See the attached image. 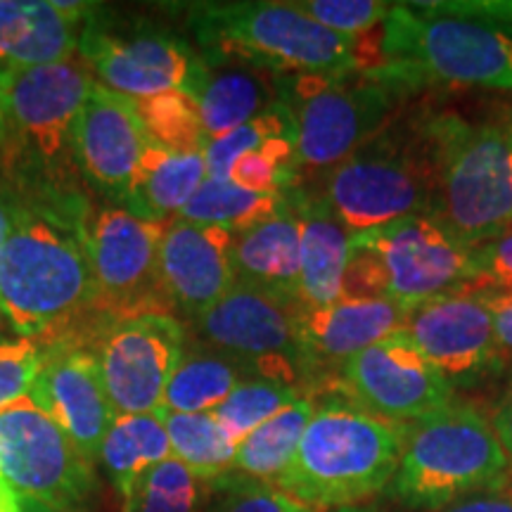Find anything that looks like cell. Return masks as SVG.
I'll list each match as a JSON object with an SVG mask.
<instances>
[{"label": "cell", "instance_id": "obj_19", "mask_svg": "<svg viewBox=\"0 0 512 512\" xmlns=\"http://www.w3.org/2000/svg\"><path fill=\"white\" fill-rule=\"evenodd\" d=\"M147 145L133 100L93 83L74 126V157L83 181L126 207Z\"/></svg>", "mask_w": 512, "mask_h": 512}, {"label": "cell", "instance_id": "obj_17", "mask_svg": "<svg viewBox=\"0 0 512 512\" xmlns=\"http://www.w3.org/2000/svg\"><path fill=\"white\" fill-rule=\"evenodd\" d=\"M403 332L453 389L503 366L494 323L475 287L439 294L408 309Z\"/></svg>", "mask_w": 512, "mask_h": 512}, {"label": "cell", "instance_id": "obj_13", "mask_svg": "<svg viewBox=\"0 0 512 512\" xmlns=\"http://www.w3.org/2000/svg\"><path fill=\"white\" fill-rule=\"evenodd\" d=\"M166 223L126 207H102L83 228L93 268V316L100 318V332L145 313L171 316L159 280Z\"/></svg>", "mask_w": 512, "mask_h": 512}, {"label": "cell", "instance_id": "obj_6", "mask_svg": "<svg viewBox=\"0 0 512 512\" xmlns=\"http://www.w3.org/2000/svg\"><path fill=\"white\" fill-rule=\"evenodd\" d=\"M425 124L437 159L430 216L470 247L510 233L512 131L501 124H467L458 114Z\"/></svg>", "mask_w": 512, "mask_h": 512}, {"label": "cell", "instance_id": "obj_26", "mask_svg": "<svg viewBox=\"0 0 512 512\" xmlns=\"http://www.w3.org/2000/svg\"><path fill=\"white\" fill-rule=\"evenodd\" d=\"M207 178L204 152H169L147 145L126 209L145 219L174 221Z\"/></svg>", "mask_w": 512, "mask_h": 512}, {"label": "cell", "instance_id": "obj_28", "mask_svg": "<svg viewBox=\"0 0 512 512\" xmlns=\"http://www.w3.org/2000/svg\"><path fill=\"white\" fill-rule=\"evenodd\" d=\"M169 458L174 456L159 413L117 415L100 451V463L121 498L143 472Z\"/></svg>", "mask_w": 512, "mask_h": 512}, {"label": "cell", "instance_id": "obj_24", "mask_svg": "<svg viewBox=\"0 0 512 512\" xmlns=\"http://www.w3.org/2000/svg\"><path fill=\"white\" fill-rule=\"evenodd\" d=\"M235 283L299 302V221L290 204L259 226L235 235Z\"/></svg>", "mask_w": 512, "mask_h": 512}, {"label": "cell", "instance_id": "obj_12", "mask_svg": "<svg viewBox=\"0 0 512 512\" xmlns=\"http://www.w3.org/2000/svg\"><path fill=\"white\" fill-rule=\"evenodd\" d=\"M79 57L95 83L131 100L169 91L197 98L207 76V60L183 36L155 27L112 24L100 5L81 24Z\"/></svg>", "mask_w": 512, "mask_h": 512}, {"label": "cell", "instance_id": "obj_36", "mask_svg": "<svg viewBox=\"0 0 512 512\" xmlns=\"http://www.w3.org/2000/svg\"><path fill=\"white\" fill-rule=\"evenodd\" d=\"M290 5L344 38H366L375 27L387 22L394 8V3L380 0H292Z\"/></svg>", "mask_w": 512, "mask_h": 512}, {"label": "cell", "instance_id": "obj_15", "mask_svg": "<svg viewBox=\"0 0 512 512\" xmlns=\"http://www.w3.org/2000/svg\"><path fill=\"white\" fill-rule=\"evenodd\" d=\"M183 347V323L169 313L133 316L102 330L93 356L114 415L162 411Z\"/></svg>", "mask_w": 512, "mask_h": 512}, {"label": "cell", "instance_id": "obj_11", "mask_svg": "<svg viewBox=\"0 0 512 512\" xmlns=\"http://www.w3.org/2000/svg\"><path fill=\"white\" fill-rule=\"evenodd\" d=\"M297 299L235 283L192 325V339L219 351L247 380L287 384L304 394L309 380L297 330Z\"/></svg>", "mask_w": 512, "mask_h": 512}, {"label": "cell", "instance_id": "obj_21", "mask_svg": "<svg viewBox=\"0 0 512 512\" xmlns=\"http://www.w3.org/2000/svg\"><path fill=\"white\" fill-rule=\"evenodd\" d=\"M406 318V306L392 299L342 297L328 306L299 304L297 330L309 380H316L323 368L339 370L351 356L396 335Z\"/></svg>", "mask_w": 512, "mask_h": 512}, {"label": "cell", "instance_id": "obj_3", "mask_svg": "<svg viewBox=\"0 0 512 512\" xmlns=\"http://www.w3.org/2000/svg\"><path fill=\"white\" fill-rule=\"evenodd\" d=\"M403 425L377 418L349 399L316 406L297 453L273 486L306 508H347L368 501L399 467Z\"/></svg>", "mask_w": 512, "mask_h": 512}, {"label": "cell", "instance_id": "obj_38", "mask_svg": "<svg viewBox=\"0 0 512 512\" xmlns=\"http://www.w3.org/2000/svg\"><path fill=\"white\" fill-rule=\"evenodd\" d=\"M43 366V347L34 339L0 344V411L29 396Z\"/></svg>", "mask_w": 512, "mask_h": 512}, {"label": "cell", "instance_id": "obj_46", "mask_svg": "<svg viewBox=\"0 0 512 512\" xmlns=\"http://www.w3.org/2000/svg\"><path fill=\"white\" fill-rule=\"evenodd\" d=\"M0 512H19V496L0 479Z\"/></svg>", "mask_w": 512, "mask_h": 512}, {"label": "cell", "instance_id": "obj_2", "mask_svg": "<svg viewBox=\"0 0 512 512\" xmlns=\"http://www.w3.org/2000/svg\"><path fill=\"white\" fill-rule=\"evenodd\" d=\"M93 268L83 233L29 207L0 249V309L22 339L60 342L93 313Z\"/></svg>", "mask_w": 512, "mask_h": 512}, {"label": "cell", "instance_id": "obj_45", "mask_svg": "<svg viewBox=\"0 0 512 512\" xmlns=\"http://www.w3.org/2000/svg\"><path fill=\"white\" fill-rule=\"evenodd\" d=\"M19 512H86V510H64V508H55V505L36 501V498L19 496Z\"/></svg>", "mask_w": 512, "mask_h": 512}, {"label": "cell", "instance_id": "obj_30", "mask_svg": "<svg viewBox=\"0 0 512 512\" xmlns=\"http://www.w3.org/2000/svg\"><path fill=\"white\" fill-rule=\"evenodd\" d=\"M285 204L287 195H268V192L245 190L230 181L207 178L176 219L200 223V226H219L238 235L268 221L283 211Z\"/></svg>", "mask_w": 512, "mask_h": 512}, {"label": "cell", "instance_id": "obj_48", "mask_svg": "<svg viewBox=\"0 0 512 512\" xmlns=\"http://www.w3.org/2000/svg\"><path fill=\"white\" fill-rule=\"evenodd\" d=\"M17 339H22L12 328V323L5 316V311L0 309V344H10V342H17Z\"/></svg>", "mask_w": 512, "mask_h": 512}, {"label": "cell", "instance_id": "obj_49", "mask_svg": "<svg viewBox=\"0 0 512 512\" xmlns=\"http://www.w3.org/2000/svg\"><path fill=\"white\" fill-rule=\"evenodd\" d=\"M501 126L508 128V131H512V105L505 107V112H503V124H501Z\"/></svg>", "mask_w": 512, "mask_h": 512}, {"label": "cell", "instance_id": "obj_39", "mask_svg": "<svg viewBox=\"0 0 512 512\" xmlns=\"http://www.w3.org/2000/svg\"><path fill=\"white\" fill-rule=\"evenodd\" d=\"M415 8L512 34V0H434V3H415Z\"/></svg>", "mask_w": 512, "mask_h": 512}, {"label": "cell", "instance_id": "obj_35", "mask_svg": "<svg viewBox=\"0 0 512 512\" xmlns=\"http://www.w3.org/2000/svg\"><path fill=\"white\" fill-rule=\"evenodd\" d=\"M278 136H297L294 117L290 107H287L283 100L273 102V105L261 112L259 117H254L252 121H247L245 126L235 128L228 136L207 145V150H204V162H207L209 178L226 181L230 164H233L242 152L252 150L254 145Z\"/></svg>", "mask_w": 512, "mask_h": 512}, {"label": "cell", "instance_id": "obj_37", "mask_svg": "<svg viewBox=\"0 0 512 512\" xmlns=\"http://www.w3.org/2000/svg\"><path fill=\"white\" fill-rule=\"evenodd\" d=\"M216 498L204 512H313L304 503L294 501L285 491L268 482H256L228 472L226 477L216 479Z\"/></svg>", "mask_w": 512, "mask_h": 512}, {"label": "cell", "instance_id": "obj_10", "mask_svg": "<svg viewBox=\"0 0 512 512\" xmlns=\"http://www.w3.org/2000/svg\"><path fill=\"white\" fill-rule=\"evenodd\" d=\"M399 88L368 72L278 74V95L297 126L299 169L328 174L382 131Z\"/></svg>", "mask_w": 512, "mask_h": 512}, {"label": "cell", "instance_id": "obj_4", "mask_svg": "<svg viewBox=\"0 0 512 512\" xmlns=\"http://www.w3.org/2000/svg\"><path fill=\"white\" fill-rule=\"evenodd\" d=\"M93 83L81 57L0 81L10 121L0 152L12 183L34 197L72 202L83 181L74 157V126Z\"/></svg>", "mask_w": 512, "mask_h": 512}, {"label": "cell", "instance_id": "obj_44", "mask_svg": "<svg viewBox=\"0 0 512 512\" xmlns=\"http://www.w3.org/2000/svg\"><path fill=\"white\" fill-rule=\"evenodd\" d=\"M491 427H494L498 444H501L505 458H508L512 475V387L508 389V394L503 396V401L498 403Z\"/></svg>", "mask_w": 512, "mask_h": 512}, {"label": "cell", "instance_id": "obj_20", "mask_svg": "<svg viewBox=\"0 0 512 512\" xmlns=\"http://www.w3.org/2000/svg\"><path fill=\"white\" fill-rule=\"evenodd\" d=\"M235 233L183 219L166 223L159 280L171 316L195 320L235 285Z\"/></svg>", "mask_w": 512, "mask_h": 512}, {"label": "cell", "instance_id": "obj_27", "mask_svg": "<svg viewBox=\"0 0 512 512\" xmlns=\"http://www.w3.org/2000/svg\"><path fill=\"white\" fill-rule=\"evenodd\" d=\"M247 375L230 358L200 342L185 344L181 361L166 387L162 411L214 413Z\"/></svg>", "mask_w": 512, "mask_h": 512}, {"label": "cell", "instance_id": "obj_18", "mask_svg": "<svg viewBox=\"0 0 512 512\" xmlns=\"http://www.w3.org/2000/svg\"><path fill=\"white\" fill-rule=\"evenodd\" d=\"M29 399L55 420L88 463H98L102 444L117 415L102 387L93 351L76 344L74 339L43 347V366Z\"/></svg>", "mask_w": 512, "mask_h": 512}, {"label": "cell", "instance_id": "obj_9", "mask_svg": "<svg viewBox=\"0 0 512 512\" xmlns=\"http://www.w3.org/2000/svg\"><path fill=\"white\" fill-rule=\"evenodd\" d=\"M437 159L427 124L389 126L354 155L323 174L325 197L351 233L387 226L406 216H430Z\"/></svg>", "mask_w": 512, "mask_h": 512}, {"label": "cell", "instance_id": "obj_33", "mask_svg": "<svg viewBox=\"0 0 512 512\" xmlns=\"http://www.w3.org/2000/svg\"><path fill=\"white\" fill-rule=\"evenodd\" d=\"M209 484L176 458L143 472L124 496V512H204Z\"/></svg>", "mask_w": 512, "mask_h": 512}, {"label": "cell", "instance_id": "obj_1", "mask_svg": "<svg viewBox=\"0 0 512 512\" xmlns=\"http://www.w3.org/2000/svg\"><path fill=\"white\" fill-rule=\"evenodd\" d=\"M190 29L207 60L240 62L271 74H354L382 64V46L344 38L290 3H195Z\"/></svg>", "mask_w": 512, "mask_h": 512}, {"label": "cell", "instance_id": "obj_29", "mask_svg": "<svg viewBox=\"0 0 512 512\" xmlns=\"http://www.w3.org/2000/svg\"><path fill=\"white\" fill-rule=\"evenodd\" d=\"M316 411V403L309 396L294 401L285 411L273 415L271 420L249 434L235 451V475L273 484L290 467L304 430L309 427Z\"/></svg>", "mask_w": 512, "mask_h": 512}, {"label": "cell", "instance_id": "obj_22", "mask_svg": "<svg viewBox=\"0 0 512 512\" xmlns=\"http://www.w3.org/2000/svg\"><path fill=\"white\" fill-rule=\"evenodd\" d=\"M299 221V304L328 306L342 299L354 233L318 190H292Z\"/></svg>", "mask_w": 512, "mask_h": 512}, {"label": "cell", "instance_id": "obj_47", "mask_svg": "<svg viewBox=\"0 0 512 512\" xmlns=\"http://www.w3.org/2000/svg\"><path fill=\"white\" fill-rule=\"evenodd\" d=\"M10 133V121H8V102H5V91L0 86V150L8 143Z\"/></svg>", "mask_w": 512, "mask_h": 512}, {"label": "cell", "instance_id": "obj_25", "mask_svg": "<svg viewBox=\"0 0 512 512\" xmlns=\"http://www.w3.org/2000/svg\"><path fill=\"white\" fill-rule=\"evenodd\" d=\"M278 100V74L240 62L207 60V76L197 93L204 136L214 143Z\"/></svg>", "mask_w": 512, "mask_h": 512}, {"label": "cell", "instance_id": "obj_8", "mask_svg": "<svg viewBox=\"0 0 512 512\" xmlns=\"http://www.w3.org/2000/svg\"><path fill=\"white\" fill-rule=\"evenodd\" d=\"M477 247L415 214L351 238L342 297H373L413 309L427 299L477 285Z\"/></svg>", "mask_w": 512, "mask_h": 512}, {"label": "cell", "instance_id": "obj_34", "mask_svg": "<svg viewBox=\"0 0 512 512\" xmlns=\"http://www.w3.org/2000/svg\"><path fill=\"white\" fill-rule=\"evenodd\" d=\"M306 394L287 384L268 380H245L235 387V392L216 408L214 415L235 446H240L256 427H261L273 415L285 411L294 401Z\"/></svg>", "mask_w": 512, "mask_h": 512}, {"label": "cell", "instance_id": "obj_50", "mask_svg": "<svg viewBox=\"0 0 512 512\" xmlns=\"http://www.w3.org/2000/svg\"><path fill=\"white\" fill-rule=\"evenodd\" d=\"M0 190H5V183L3 181H0Z\"/></svg>", "mask_w": 512, "mask_h": 512}, {"label": "cell", "instance_id": "obj_31", "mask_svg": "<svg viewBox=\"0 0 512 512\" xmlns=\"http://www.w3.org/2000/svg\"><path fill=\"white\" fill-rule=\"evenodd\" d=\"M169 434L171 456L202 482H216L233 470L238 446L223 432L214 413L159 411Z\"/></svg>", "mask_w": 512, "mask_h": 512}, {"label": "cell", "instance_id": "obj_5", "mask_svg": "<svg viewBox=\"0 0 512 512\" xmlns=\"http://www.w3.org/2000/svg\"><path fill=\"white\" fill-rule=\"evenodd\" d=\"M382 64L368 74L406 91L420 83L512 91V34L399 3L382 24Z\"/></svg>", "mask_w": 512, "mask_h": 512}, {"label": "cell", "instance_id": "obj_7", "mask_svg": "<svg viewBox=\"0 0 512 512\" xmlns=\"http://www.w3.org/2000/svg\"><path fill=\"white\" fill-rule=\"evenodd\" d=\"M510 477L491 422L470 406L448 403L403 425V446L387 491L408 508H444L501 489Z\"/></svg>", "mask_w": 512, "mask_h": 512}, {"label": "cell", "instance_id": "obj_14", "mask_svg": "<svg viewBox=\"0 0 512 512\" xmlns=\"http://www.w3.org/2000/svg\"><path fill=\"white\" fill-rule=\"evenodd\" d=\"M0 479L64 510H83L95 491L93 465L29 396L0 411Z\"/></svg>", "mask_w": 512, "mask_h": 512}, {"label": "cell", "instance_id": "obj_43", "mask_svg": "<svg viewBox=\"0 0 512 512\" xmlns=\"http://www.w3.org/2000/svg\"><path fill=\"white\" fill-rule=\"evenodd\" d=\"M441 512H512V494H501V491L477 494L448 505Z\"/></svg>", "mask_w": 512, "mask_h": 512}, {"label": "cell", "instance_id": "obj_16", "mask_svg": "<svg viewBox=\"0 0 512 512\" xmlns=\"http://www.w3.org/2000/svg\"><path fill=\"white\" fill-rule=\"evenodd\" d=\"M337 382L358 408L399 425L453 403L451 384L403 330L342 363Z\"/></svg>", "mask_w": 512, "mask_h": 512}, {"label": "cell", "instance_id": "obj_40", "mask_svg": "<svg viewBox=\"0 0 512 512\" xmlns=\"http://www.w3.org/2000/svg\"><path fill=\"white\" fill-rule=\"evenodd\" d=\"M477 285L512 292V230L477 247Z\"/></svg>", "mask_w": 512, "mask_h": 512}, {"label": "cell", "instance_id": "obj_32", "mask_svg": "<svg viewBox=\"0 0 512 512\" xmlns=\"http://www.w3.org/2000/svg\"><path fill=\"white\" fill-rule=\"evenodd\" d=\"M143 124L145 138L152 147L169 152H204L209 140L204 136L200 102L188 91H169L152 98L133 100Z\"/></svg>", "mask_w": 512, "mask_h": 512}, {"label": "cell", "instance_id": "obj_41", "mask_svg": "<svg viewBox=\"0 0 512 512\" xmlns=\"http://www.w3.org/2000/svg\"><path fill=\"white\" fill-rule=\"evenodd\" d=\"M475 290L489 311L501 351L512 356V292L496 290V287H475Z\"/></svg>", "mask_w": 512, "mask_h": 512}, {"label": "cell", "instance_id": "obj_23", "mask_svg": "<svg viewBox=\"0 0 512 512\" xmlns=\"http://www.w3.org/2000/svg\"><path fill=\"white\" fill-rule=\"evenodd\" d=\"M81 24L55 0H0V81L74 60Z\"/></svg>", "mask_w": 512, "mask_h": 512}, {"label": "cell", "instance_id": "obj_42", "mask_svg": "<svg viewBox=\"0 0 512 512\" xmlns=\"http://www.w3.org/2000/svg\"><path fill=\"white\" fill-rule=\"evenodd\" d=\"M27 211V202H22L17 195H12L8 188L0 190V249L5 247V242L10 240V235L15 233L19 223L24 221Z\"/></svg>", "mask_w": 512, "mask_h": 512}]
</instances>
